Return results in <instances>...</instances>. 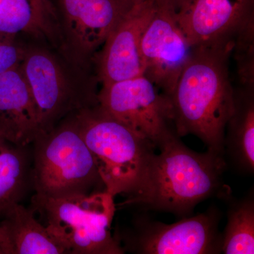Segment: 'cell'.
<instances>
[{"label":"cell","instance_id":"6da1fadb","mask_svg":"<svg viewBox=\"0 0 254 254\" xmlns=\"http://www.w3.org/2000/svg\"><path fill=\"white\" fill-rule=\"evenodd\" d=\"M235 34L213 44L193 47L170 97L178 136L198 137L209 151L222 157L225 127L235 105L228 64Z\"/></svg>","mask_w":254,"mask_h":254},{"label":"cell","instance_id":"7a4b0ae2","mask_svg":"<svg viewBox=\"0 0 254 254\" xmlns=\"http://www.w3.org/2000/svg\"><path fill=\"white\" fill-rule=\"evenodd\" d=\"M174 133L155 154L144 185L127 197L120 207L135 206L141 211L190 216L200 202L225 191V158L207 150L200 153L187 148Z\"/></svg>","mask_w":254,"mask_h":254},{"label":"cell","instance_id":"3957f363","mask_svg":"<svg viewBox=\"0 0 254 254\" xmlns=\"http://www.w3.org/2000/svg\"><path fill=\"white\" fill-rule=\"evenodd\" d=\"M73 115L82 138L94 157L105 190L115 198L138 193L144 185L157 147L113 118L98 103Z\"/></svg>","mask_w":254,"mask_h":254},{"label":"cell","instance_id":"277c9868","mask_svg":"<svg viewBox=\"0 0 254 254\" xmlns=\"http://www.w3.org/2000/svg\"><path fill=\"white\" fill-rule=\"evenodd\" d=\"M33 144L31 186L35 194L63 197L105 190L73 114L51 131L41 133Z\"/></svg>","mask_w":254,"mask_h":254},{"label":"cell","instance_id":"5b68a950","mask_svg":"<svg viewBox=\"0 0 254 254\" xmlns=\"http://www.w3.org/2000/svg\"><path fill=\"white\" fill-rule=\"evenodd\" d=\"M115 197L106 190L46 197L35 194L31 209L69 254H124L112 233Z\"/></svg>","mask_w":254,"mask_h":254},{"label":"cell","instance_id":"8992f818","mask_svg":"<svg viewBox=\"0 0 254 254\" xmlns=\"http://www.w3.org/2000/svg\"><path fill=\"white\" fill-rule=\"evenodd\" d=\"M221 213L215 205L204 213L167 224L144 212L133 217L115 237L125 253L137 254H221Z\"/></svg>","mask_w":254,"mask_h":254},{"label":"cell","instance_id":"52a82bcc","mask_svg":"<svg viewBox=\"0 0 254 254\" xmlns=\"http://www.w3.org/2000/svg\"><path fill=\"white\" fill-rule=\"evenodd\" d=\"M98 101L107 113L157 148L176 133L170 98L143 75L102 86Z\"/></svg>","mask_w":254,"mask_h":254},{"label":"cell","instance_id":"ba28073f","mask_svg":"<svg viewBox=\"0 0 254 254\" xmlns=\"http://www.w3.org/2000/svg\"><path fill=\"white\" fill-rule=\"evenodd\" d=\"M34 98L41 133H48L69 115L98 104V98L78 91L56 57L48 50L26 48L21 65Z\"/></svg>","mask_w":254,"mask_h":254},{"label":"cell","instance_id":"9c48e42d","mask_svg":"<svg viewBox=\"0 0 254 254\" xmlns=\"http://www.w3.org/2000/svg\"><path fill=\"white\" fill-rule=\"evenodd\" d=\"M155 4L156 10L140 46L143 75L170 98L193 47L177 23L175 10Z\"/></svg>","mask_w":254,"mask_h":254},{"label":"cell","instance_id":"30bf717a","mask_svg":"<svg viewBox=\"0 0 254 254\" xmlns=\"http://www.w3.org/2000/svg\"><path fill=\"white\" fill-rule=\"evenodd\" d=\"M155 10L153 0H136L117 23L98 58L102 86L143 75L140 46Z\"/></svg>","mask_w":254,"mask_h":254},{"label":"cell","instance_id":"8fae6325","mask_svg":"<svg viewBox=\"0 0 254 254\" xmlns=\"http://www.w3.org/2000/svg\"><path fill=\"white\" fill-rule=\"evenodd\" d=\"M136 0H56L62 34L82 57L104 45Z\"/></svg>","mask_w":254,"mask_h":254},{"label":"cell","instance_id":"7c38bea8","mask_svg":"<svg viewBox=\"0 0 254 254\" xmlns=\"http://www.w3.org/2000/svg\"><path fill=\"white\" fill-rule=\"evenodd\" d=\"M192 47L227 39L254 14V0H186L176 12Z\"/></svg>","mask_w":254,"mask_h":254},{"label":"cell","instance_id":"4fadbf2b","mask_svg":"<svg viewBox=\"0 0 254 254\" xmlns=\"http://www.w3.org/2000/svg\"><path fill=\"white\" fill-rule=\"evenodd\" d=\"M41 133L36 102L20 66L0 75V138L26 147Z\"/></svg>","mask_w":254,"mask_h":254},{"label":"cell","instance_id":"5bb4252c","mask_svg":"<svg viewBox=\"0 0 254 254\" xmlns=\"http://www.w3.org/2000/svg\"><path fill=\"white\" fill-rule=\"evenodd\" d=\"M0 222L1 254H65L66 250L36 218L31 208L20 203L8 209Z\"/></svg>","mask_w":254,"mask_h":254},{"label":"cell","instance_id":"9a60e30c","mask_svg":"<svg viewBox=\"0 0 254 254\" xmlns=\"http://www.w3.org/2000/svg\"><path fill=\"white\" fill-rule=\"evenodd\" d=\"M0 33L28 34L57 46L63 41L59 17L52 0H0Z\"/></svg>","mask_w":254,"mask_h":254},{"label":"cell","instance_id":"2e32d148","mask_svg":"<svg viewBox=\"0 0 254 254\" xmlns=\"http://www.w3.org/2000/svg\"><path fill=\"white\" fill-rule=\"evenodd\" d=\"M224 157L240 173H254V88L235 90L233 113L224 136Z\"/></svg>","mask_w":254,"mask_h":254},{"label":"cell","instance_id":"e0dca14e","mask_svg":"<svg viewBox=\"0 0 254 254\" xmlns=\"http://www.w3.org/2000/svg\"><path fill=\"white\" fill-rule=\"evenodd\" d=\"M27 146L0 138V218L10 207L20 203L31 185V168Z\"/></svg>","mask_w":254,"mask_h":254},{"label":"cell","instance_id":"ac0fdd59","mask_svg":"<svg viewBox=\"0 0 254 254\" xmlns=\"http://www.w3.org/2000/svg\"><path fill=\"white\" fill-rule=\"evenodd\" d=\"M223 194L228 201V209L226 227L222 234L221 253L254 254V190L240 199L230 198L228 190Z\"/></svg>","mask_w":254,"mask_h":254},{"label":"cell","instance_id":"d6986e66","mask_svg":"<svg viewBox=\"0 0 254 254\" xmlns=\"http://www.w3.org/2000/svg\"><path fill=\"white\" fill-rule=\"evenodd\" d=\"M232 52L242 86L254 88V17L250 16L237 29Z\"/></svg>","mask_w":254,"mask_h":254},{"label":"cell","instance_id":"ffe728a7","mask_svg":"<svg viewBox=\"0 0 254 254\" xmlns=\"http://www.w3.org/2000/svg\"><path fill=\"white\" fill-rule=\"evenodd\" d=\"M26 50L17 36L0 33V75L19 66Z\"/></svg>","mask_w":254,"mask_h":254},{"label":"cell","instance_id":"44dd1931","mask_svg":"<svg viewBox=\"0 0 254 254\" xmlns=\"http://www.w3.org/2000/svg\"><path fill=\"white\" fill-rule=\"evenodd\" d=\"M153 1H155V4L170 6L177 11L186 0H153Z\"/></svg>","mask_w":254,"mask_h":254},{"label":"cell","instance_id":"7402d4cb","mask_svg":"<svg viewBox=\"0 0 254 254\" xmlns=\"http://www.w3.org/2000/svg\"><path fill=\"white\" fill-rule=\"evenodd\" d=\"M0 254H1V253H0Z\"/></svg>","mask_w":254,"mask_h":254}]
</instances>
